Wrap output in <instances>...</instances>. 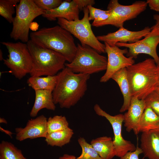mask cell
Wrapping results in <instances>:
<instances>
[{"mask_svg":"<svg viewBox=\"0 0 159 159\" xmlns=\"http://www.w3.org/2000/svg\"><path fill=\"white\" fill-rule=\"evenodd\" d=\"M57 75L56 84L52 92L54 102L61 108H70L85 95L90 75L75 73L65 67Z\"/></svg>","mask_w":159,"mask_h":159,"instance_id":"cell-1","label":"cell"},{"mask_svg":"<svg viewBox=\"0 0 159 159\" xmlns=\"http://www.w3.org/2000/svg\"><path fill=\"white\" fill-rule=\"evenodd\" d=\"M30 36L38 45L62 54L69 63L75 56L77 46L72 34L59 25L42 28L31 32Z\"/></svg>","mask_w":159,"mask_h":159,"instance_id":"cell-2","label":"cell"},{"mask_svg":"<svg viewBox=\"0 0 159 159\" xmlns=\"http://www.w3.org/2000/svg\"><path fill=\"white\" fill-rule=\"evenodd\" d=\"M132 96L144 100L155 90L158 85L156 64L153 58L127 68Z\"/></svg>","mask_w":159,"mask_h":159,"instance_id":"cell-3","label":"cell"},{"mask_svg":"<svg viewBox=\"0 0 159 159\" xmlns=\"http://www.w3.org/2000/svg\"><path fill=\"white\" fill-rule=\"evenodd\" d=\"M26 44L32 60L31 76L56 75L65 67L66 60L61 54L41 46L31 40Z\"/></svg>","mask_w":159,"mask_h":159,"instance_id":"cell-4","label":"cell"},{"mask_svg":"<svg viewBox=\"0 0 159 159\" xmlns=\"http://www.w3.org/2000/svg\"><path fill=\"white\" fill-rule=\"evenodd\" d=\"M45 10L39 8L33 0H20L16 8V15L10 34L11 38L27 42L31 24L37 16L44 14Z\"/></svg>","mask_w":159,"mask_h":159,"instance_id":"cell-5","label":"cell"},{"mask_svg":"<svg viewBox=\"0 0 159 159\" xmlns=\"http://www.w3.org/2000/svg\"><path fill=\"white\" fill-rule=\"evenodd\" d=\"M75 56L65 67L77 73L91 74L106 70L107 58L87 45L78 43Z\"/></svg>","mask_w":159,"mask_h":159,"instance_id":"cell-6","label":"cell"},{"mask_svg":"<svg viewBox=\"0 0 159 159\" xmlns=\"http://www.w3.org/2000/svg\"><path fill=\"white\" fill-rule=\"evenodd\" d=\"M83 10L84 14L82 19L69 21L58 18V24L77 38L81 45L89 46L100 54L105 52V44H102L97 39L92 30L89 19L87 7L84 8Z\"/></svg>","mask_w":159,"mask_h":159,"instance_id":"cell-7","label":"cell"},{"mask_svg":"<svg viewBox=\"0 0 159 159\" xmlns=\"http://www.w3.org/2000/svg\"><path fill=\"white\" fill-rule=\"evenodd\" d=\"M7 49L8 57L4 59V64L16 78L21 80L32 68V60L27 44L20 42H1Z\"/></svg>","mask_w":159,"mask_h":159,"instance_id":"cell-8","label":"cell"},{"mask_svg":"<svg viewBox=\"0 0 159 159\" xmlns=\"http://www.w3.org/2000/svg\"><path fill=\"white\" fill-rule=\"evenodd\" d=\"M147 4L144 1H137L129 5L120 4L117 0H110L107 7L111 14L106 20L97 23H92V25L98 27L110 25L117 27L123 26L126 21L137 17L146 9Z\"/></svg>","mask_w":159,"mask_h":159,"instance_id":"cell-9","label":"cell"},{"mask_svg":"<svg viewBox=\"0 0 159 159\" xmlns=\"http://www.w3.org/2000/svg\"><path fill=\"white\" fill-rule=\"evenodd\" d=\"M151 29L150 33L143 39L132 43L118 42L116 45L118 47L128 48L126 54L127 57L136 59L140 54H146L151 56L156 64H158L159 63V57L156 49L159 44V27L154 25Z\"/></svg>","mask_w":159,"mask_h":159,"instance_id":"cell-10","label":"cell"},{"mask_svg":"<svg viewBox=\"0 0 159 159\" xmlns=\"http://www.w3.org/2000/svg\"><path fill=\"white\" fill-rule=\"evenodd\" d=\"M96 113L105 117L112 127L114 137L113 139L115 147L116 156L120 158L129 152L135 150L136 147L130 141L125 140L122 135V127L124 116L122 114L112 116L103 110L97 104L94 107Z\"/></svg>","mask_w":159,"mask_h":159,"instance_id":"cell-11","label":"cell"},{"mask_svg":"<svg viewBox=\"0 0 159 159\" xmlns=\"http://www.w3.org/2000/svg\"><path fill=\"white\" fill-rule=\"evenodd\" d=\"M104 44L105 52L107 55V65L105 73L100 79L101 82H107L119 70L135 64L132 57H126L124 55L128 52L127 48L121 49L116 45L110 46L106 42Z\"/></svg>","mask_w":159,"mask_h":159,"instance_id":"cell-12","label":"cell"},{"mask_svg":"<svg viewBox=\"0 0 159 159\" xmlns=\"http://www.w3.org/2000/svg\"><path fill=\"white\" fill-rule=\"evenodd\" d=\"M151 30V28L145 27L142 30L132 31L128 30L123 26L119 28L115 32L107 34L97 36L99 41L107 43L110 46L116 45L118 42L129 43L135 42L148 34Z\"/></svg>","mask_w":159,"mask_h":159,"instance_id":"cell-13","label":"cell"},{"mask_svg":"<svg viewBox=\"0 0 159 159\" xmlns=\"http://www.w3.org/2000/svg\"><path fill=\"white\" fill-rule=\"evenodd\" d=\"M47 122L44 115L28 120L24 127L15 128L16 139L21 141L28 139L45 138L47 134Z\"/></svg>","mask_w":159,"mask_h":159,"instance_id":"cell-14","label":"cell"},{"mask_svg":"<svg viewBox=\"0 0 159 159\" xmlns=\"http://www.w3.org/2000/svg\"><path fill=\"white\" fill-rule=\"evenodd\" d=\"M145 107L144 100H140L136 97L132 96L130 107L124 115V125L127 132H129L132 130L136 135L140 132L138 125Z\"/></svg>","mask_w":159,"mask_h":159,"instance_id":"cell-15","label":"cell"},{"mask_svg":"<svg viewBox=\"0 0 159 159\" xmlns=\"http://www.w3.org/2000/svg\"><path fill=\"white\" fill-rule=\"evenodd\" d=\"M80 9L73 0L64 1L57 7L45 10L42 16L50 21H54L58 18H62L68 21L79 19Z\"/></svg>","mask_w":159,"mask_h":159,"instance_id":"cell-16","label":"cell"},{"mask_svg":"<svg viewBox=\"0 0 159 159\" xmlns=\"http://www.w3.org/2000/svg\"><path fill=\"white\" fill-rule=\"evenodd\" d=\"M140 148L145 157L159 159V130L151 129L142 132Z\"/></svg>","mask_w":159,"mask_h":159,"instance_id":"cell-17","label":"cell"},{"mask_svg":"<svg viewBox=\"0 0 159 159\" xmlns=\"http://www.w3.org/2000/svg\"><path fill=\"white\" fill-rule=\"evenodd\" d=\"M111 79L117 83L123 95V103L120 111L123 112L127 110L129 108L132 97L127 68L121 69L115 72Z\"/></svg>","mask_w":159,"mask_h":159,"instance_id":"cell-18","label":"cell"},{"mask_svg":"<svg viewBox=\"0 0 159 159\" xmlns=\"http://www.w3.org/2000/svg\"><path fill=\"white\" fill-rule=\"evenodd\" d=\"M35 100L34 104L30 113V116L36 117L41 109L45 108L54 111L56 106L53 99L52 92L45 90H38L35 91Z\"/></svg>","mask_w":159,"mask_h":159,"instance_id":"cell-19","label":"cell"},{"mask_svg":"<svg viewBox=\"0 0 159 159\" xmlns=\"http://www.w3.org/2000/svg\"><path fill=\"white\" fill-rule=\"evenodd\" d=\"M90 144L103 159H112L116 156L113 140L111 137L104 136L93 139Z\"/></svg>","mask_w":159,"mask_h":159,"instance_id":"cell-20","label":"cell"},{"mask_svg":"<svg viewBox=\"0 0 159 159\" xmlns=\"http://www.w3.org/2000/svg\"><path fill=\"white\" fill-rule=\"evenodd\" d=\"M57 80V75L41 76H31L28 79V85L34 91L38 90H48L53 92Z\"/></svg>","mask_w":159,"mask_h":159,"instance_id":"cell-21","label":"cell"},{"mask_svg":"<svg viewBox=\"0 0 159 159\" xmlns=\"http://www.w3.org/2000/svg\"><path fill=\"white\" fill-rule=\"evenodd\" d=\"M73 134V130L69 127L63 130L47 133L45 141L48 145L62 147L70 142Z\"/></svg>","mask_w":159,"mask_h":159,"instance_id":"cell-22","label":"cell"},{"mask_svg":"<svg viewBox=\"0 0 159 159\" xmlns=\"http://www.w3.org/2000/svg\"><path fill=\"white\" fill-rule=\"evenodd\" d=\"M159 123V116L149 106L146 107L140 118L139 125V132L151 130Z\"/></svg>","mask_w":159,"mask_h":159,"instance_id":"cell-23","label":"cell"},{"mask_svg":"<svg viewBox=\"0 0 159 159\" xmlns=\"http://www.w3.org/2000/svg\"><path fill=\"white\" fill-rule=\"evenodd\" d=\"M0 159H27L21 151L11 142L2 141L0 144Z\"/></svg>","mask_w":159,"mask_h":159,"instance_id":"cell-24","label":"cell"},{"mask_svg":"<svg viewBox=\"0 0 159 159\" xmlns=\"http://www.w3.org/2000/svg\"><path fill=\"white\" fill-rule=\"evenodd\" d=\"M20 1V0H0V15L10 23L13 22L14 19L13 15L16 11L15 7Z\"/></svg>","mask_w":159,"mask_h":159,"instance_id":"cell-25","label":"cell"},{"mask_svg":"<svg viewBox=\"0 0 159 159\" xmlns=\"http://www.w3.org/2000/svg\"><path fill=\"white\" fill-rule=\"evenodd\" d=\"M69 127V123L66 117L62 115H55L47 120V133L63 130Z\"/></svg>","mask_w":159,"mask_h":159,"instance_id":"cell-26","label":"cell"},{"mask_svg":"<svg viewBox=\"0 0 159 159\" xmlns=\"http://www.w3.org/2000/svg\"><path fill=\"white\" fill-rule=\"evenodd\" d=\"M78 143L82 149V153L77 159H103L95 150L91 144L88 143L82 137L78 140Z\"/></svg>","mask_w":159,"mask_h":159,"instance_id":"cell-27","label":"cell"},{"mask_svg":"<svg viewBox=\"0 0 159 159\" xmlns=\"http://www.w3.org/2000/svg\"><path fill=\"white\" fill-rule=\"evenodd\" d=\"M146 107H150L159 116V94L154 90L144 99Z\"/></svg>","mask_w":159,"mask_h":159,"instance_id":"cell-28","label":"cell"},{"mask_svg":"<svg viewBox=\"0 0 159 159\" xmlns=\"http://www.w3.org/2000/svg\"><path fill=\"white\" fill-rule=\"evenodd\" d=\"M37 6L44 10H51L59 6L62 2V0H33Z\"/></svg>","mask_w":159,"mask_h":159,"instance_id":"cell-29","label":"cell"},{"mask_svg":"<svg viewBox=\"0 0 159 159\" xmlns=\"http://www.w3.org/2000/svg\"><path fill=\"white\" fill-rule=\"evenodd\" d=\"M87 7L89 12V19L90 21L95 20L101 14L106 11L95 8L92 6H89Z\"/></svg>","mask_w":159,"mask_h":159,"instance_id":"cell-30","label":"cell"},{"mask_svg":"<svg viewBox=\"0 0 159 159\" xmlns=\"http://www.w3.org/2000/svg\"><path fill=\"white\" fill-rule=\"evenodd\" d=\"M142 153L143 151L140 147L137 146L135 150L128 152L120 158V159H139V155Z\"/></svg>","mask_w":159,"mask_h":159,"instance_id":"cell-31","label":"cell"},{"mask_svg":"<svg viewBox=\"0 0 159 159\" xmlns=\"http://www.w3.org/2000/svg\"><path fill=\"white\" fill-rule=\"evenodd\" d=\"M80 10H83L89 6H92L95 3L94 0H73Z\"/></svg>","mask_w":159,"mask_h":159,"instance_id":"cell-32","label":"cell"},{"mask_svg":"<svg viewBox=\"0 0 159 159\" xmlns=\"http://www.w3.org/2000/svg\"><path fill=\"white\" fill-rule=\"evenodd\" d=\"M146 2L150 9L158 12L159 14V0H147Z\"/></svg>","mask_w":159,"mask_h":159,"instance_id":"cell-33","label":"cell"},{"mask_svg":"<svg viewBox=\"0 0 159 159\" xmlns=\"http://www.w3.org/2000/svg\"><path fill=\"white\" fill-rule=\"evenodd\" d=\"M111 11L110 10H106L105 11L101 14L92 23H95L102 21L107 19L110 16Z\"/></svg>","mask_w":159,"mask_h":159,"instance_id":"cell-34","label":"cell"},{"mask_svg":"<svg viewBox=\"0 0 159 159\" xmlns=\"http://www.w3.org/2000/svg\"><path fill=\"white\" fill-rule=\"evenodd\" d=\"M58 159H77V158L74 155L65 154L60 157Z\"/></svg>","mask_w":159,"mask_h":159,"instance_id":"cell-35","label":"cell"},{"mask_svg":"<svg viewBox=\"0 0 159 159\" xmlns=\"http://www.w3.org/2000/svg\"><path fill=\"white\" fill-rule=\"evenodd\" d=\"M153 18L155 21V24L159 27V14H156L153 15Z\"/></svg>","mask_w":159,"mask_h":159,"instance_id":"cell-36","label":"cell"},{"mask_svg":"<svg viewBox=\"0 0 159 159\" xmlns=\"http://www.w3.org/2000/svg\"><path fill=\"white\" fill-rule=\"evenodd\" d=\"M156 70L157 72L158 85L159 84V63L156 64Z\"/></svg>","mask_w":159,"mask_h":159,"instance_id":"cell-37","label":"cell"},{"mask_svg":"<svg viewBox=\"0 0 159 159\" xmlns=\"http://www.w3.org/2000/svg\"><path fill=\"white\" fill-rule=\"evenodd\" d=\"M0 130H1L2 131H3V132H4L6 133L7 134H8L10 136V137L11 136V135L12 134V133L10 131H8V130H5L3 129V128H2L1 127H0Z\"/></svg>","mask_w":159,"mask_h":159,"instance_id":"cell-38","label":"cell"},{"mask_svg":"<svg viewBox=\"0 0 159 159\" xmlns=\"http://www.w3.org/2000/svg\"><path fill=\"white\" fill-rule=\"evenodd\" d=\"M0 123H4L5 124H7V122L4 118L2 117H0Z\"/></svg>","mask_w":159,"mask_h":159,"instance_id":"cell-39","label":"cell"},{"mask_svg":"<svg viewBox=\"0 0 159 159\" xmlns=\"http://www.w3.org/2000/svg\"><path fill=\"white\" fill-rule=\"evenodd\" d=\"M151 129H155L159 130V123L153 127Z\"/></svg>","mask_w":159,"mask_h":159,"instance_id":"cell-40","label":"cell"},{"mask_svg":"<svg viewBox=\"0 0 159 159\" xmlns=\"http://www.w3.org/2000/svg\"><path fill=\"white\" fill-rule=\"evenodd\" d=\"M155 90L159 94V84L157 85Z\"/></svg>","mask_w":159,"mask_h":159,"instance_id":"cell-41","label":"cell"},{"mask_svg":"<svg viewBox=\"0 0 159 159\" xmlns=\"http://www.w3.org/2000/svg\"><path fill=\"white\" fill-rule=\"evenodd\" d=\"M2 51L0 50V60H3L4 59L3 58V57H2Z\"/></svg>","mask_w":159,"mask_h":159,"instance_id":"cell-42","label":"cell"}]
</instances>
